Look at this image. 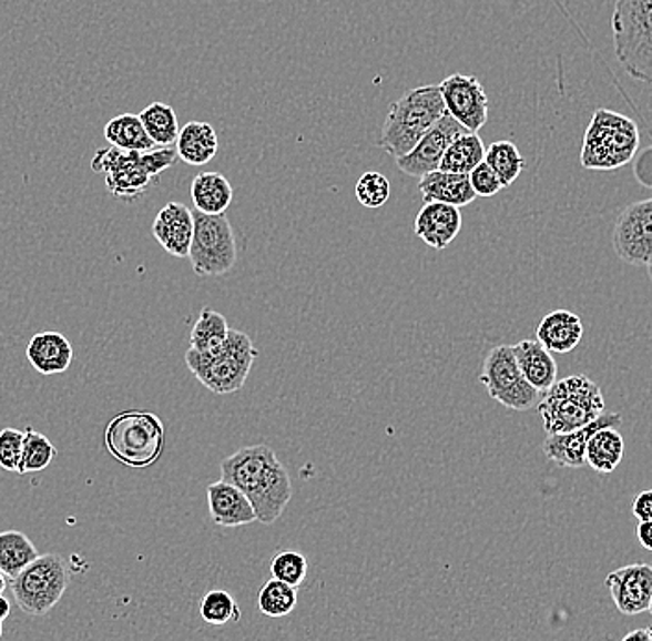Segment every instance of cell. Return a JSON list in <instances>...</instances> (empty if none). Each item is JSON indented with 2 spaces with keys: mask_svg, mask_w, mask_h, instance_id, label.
<instances>
[{
  "mask_svg": "<svg viewBox=\"0 0 652 641\" xmlns=\"http://www.w3.org/2000/svg\"><path fill=\"white\" fill-rule=\"evenodd\" d=\"M221 478L242 490L256 521L273 525L292 501V478L267 445H251L221 461Z\"/></svg>",
  "mask_w": 652,
  "mask_h": 641,
  "instance_id": "cell-1",
  "label": "cell"
},
{
  "mask_svg": "<svg viewBox=\"0 0 652 641\" xmlns=\"http://www.w3.org/2000/svg\"><path fill=\"white\" fill-rule=\"evenodd\" d=\"M175 146H160L149 152H129L108 146L99 149L91 170L104 175L108 192L113 197L132 203L145 195L152 182L176 164Z\"/></svg>",
  "mask_w": 652,
  "mask_h": 641,
  "instance_id": "cell-2",
  "label": "cell"
},
{
  "mask_svg": "<svg viewBox=\"0 0 652 641\" xmlns=\"http://www.w3.org/2000/svg\"><path fill=\"white\" fill-rule=\"evenodd\" d=\"M444 115L439 84L414 88L389 106L378 146L395 160L405 156Z\"/></svg>",
  "mask_w": 652,
  "mask_h": 641,
  "instance_id": "cell-3",
  "label": "cell"
},
{
  "mask_svg": "<svg viewBox=\"0 0 652 641\" xmlns=\"http://www.w3.org/2000/svg\"><path fill=\"white\" fill-rule=\"evenodd\" d=\"M538 411L547 436L579 430L604 414L601 386L585 375L557 380L541 397Z\"/></svg>",
  "mask_w": 652,
  "mask_h": 641,
  "instance_id": "cell-4",
  "label": "cell"
},
{
  "mask_svg": "<svg viewBox=\"0 0 652 641\" xmlns=\"http://www.w3.org/2000/svg\"><path fill=\"white\" fill-rule=\"evenodd\" d=\"M613 52L630 79L652 85V0H615Z\"/></svg>",
  "mask_w": 652,
  "mask_h": 641,
  "instance_id": "cell-5",
  "label": "cell"
},
{
  "mask_svg": "<svg viewBox=\"0 0 652 641\" xmlns=\"http://www.w3.org/2000/svg\"><path fill=\"white\" fill-rule=\"evenodd\" d=\"M258 358L253 339L240 330L228 333L225 344L210 353H186L187 369L215 395H232L247 383L248 373Z\"/></svg>",
  "mask_w": 652,
  "mask_h": 641,
  "instance_id": "cell-6",
  "label": "cell"
},
{
  "mask_svg": "<svg viewBox=\"0 0 652 641\" xmlns=\"http://www.w3.org/2000/svg\"><path fill=\"white\" fill-rule=\"evenodd\" d=\"M640 149V130L632 119L613 110H595L580 151L588 171H615L630 164Z\"/></svg>",
  "mask_w": 652,
  "mask_h": 641,
  "instance_id": "cell-7",
  "label": "cell"
},
{
  "mask_svg": "<svg viewBox=\"0 0 652 641\" xmlns=\"http://www.w3.org/2000/svg\"><path fill=\"white\" fill-rule=\"evenodd\" d=\"M104 445L119 464L145 469L162 458L165 428L162 419L151 411L126 410L108 423Z\"/></svg>",
  "mask_w": 652,
  "mask_h": 641,
  "instance_id": "cell-8",
  "label": "cell"
},
{
  "mask_svg": "<svg viewBox=\"0 0 652 641\" xmlns=\"http://www.w3.org/2000/svg\"><path fill=\"white\" fill-rule=\"evenodd\" d=\"M68 563L60 554H40L12 580L13 599L27 615L43 618L62 601L68 590Z\"/></svg>",
  "mask_w": 652,
  "mask_h": 641,
  "instance_id": "cell-9",
  "label": "cell"
},
{
  "mask_svg": "<svg viewBox=\"0 0 652 641\" xmlns=\"http://www.w3.org/2000/svg\"><path fill=\"white\" fill-rule=\"evenodd\" d=\"M192 247L190 262L198 276H221L236 265V236L232 231L231 221L225 215H206L193 212Z\"/></svg>",
  "mask_w": 652,
  "mask_h": 641,
  "instance_id": "cell-10",
  "label": "cell"
},
{
  "mask_svg": "<svg viewBox=\"0 0 652 641\" xmlns=\"http://www.w3.org/2000/svg\"><path fill=\"white\" fill-rule=\"evenodd\" d=\"M480 383L489 397L508 410L527 411L540 403V391L532 388L519 369L510 345H499L483 358Z\"/></svg>",
  "mask_w": 652,
  "mask_h": 641,
  "instance_id": "cell-11",
  "label": "cell"
},
{
  "mask_svg": "<svg viewBox=\"0 0 652 641\" xmlns=\"http://www.w3.org/2000/svg\"><path fill=\"white\" fill-rule=\"evenodd\" d=\"M613 251L624 264L646 267L652 260V199L632 203L613 226Z\"/></svg>",
  "mask_w": 652,
  "mask_h": 641,
  "instance_id": "cell-12",
  "label": "cell"
},
{
  "mask_svg": "<svg viewBox=\"0 0 652 641\" xmlns=\"http://www.w3.org/2000/svg\"><path fill=\"white\" fill-rule=\"evenodd\" d=\"M444 96L445 112L472 134L488 123L489 101L482 84L475 77L450 74L439 84Z\"/></svg>",
  "mask_w": 652,
  "mask_h": 641,
  "instance_id": "cell-13",
  "label": "cell"
},
{
  "mask_svg": "<svg viewBox=\"0 0 652 641\" xmlns=\"http://www.w3.org/2000/svg\"><path fill=\"white\" fill-rule=\"evenodd\" d=\"M467 130L455 118L445 112L444 118L422 135L419 143L405 156L397 157V167L408 176H421L438 171L444 160V154L449 149L452 140L466 134Z\"/></svg>",
  "mask_w": 652,
  "mask_h": 641,
  "instance_id": "cell-14",
  "label": "cell"
},
{
  "mask_svg": "<svg viewBox=\"0 0 652 641\" xmlns=\"http://www.w3.org/2000/svg\"><path fill=\"white\" fill-rule=\"evenodd\" d=\"M613 604L624 615H640L649 610L652 599L651 563H630L613 569L604 580Z\"/></svg>",
  "mask_w": 652,
  "mask_h": 641,
  "instance_id": "cell-15",
  "label": "cell"
},
{
  "mask_svg": "<svg viewBox=\"0 0 652 641\" xmlns=\"http://www.w3.org/2000/svg\"><path fill=\"white\" fill-rule=\"evenodd\" d=\"M623 423L619 414H601L595 421L588 423L585 427L566 434H549L543 441V452L549 460L558 466L579 469L585 466V447L593 434L604 428H615Z\"/></svg>",
  "mask_w": 652,
  "mask_h": 641,
  "instance_id": "cell-16",
  "label": "cell"
},
{
  "mask_svg": "<svg viewBox=\"0 0 652 641\" xmlns=\"http://www.w3.org/2000/svg\"><path fill=\"white\" fill-rule=\"evenodd\" d=\"M193 221L192 210L181 203H167L157 212L152 223V236L156 237L160 247L175 258H187L192 247Z\"/></svg>",
  "mask_w": 652,
  "mask_h": 641,
  "instance_id": "cell-17",
  "label": "cell"
},
{
  "mask_svg": "<svg viewBox=\"0 0 652 641\" xmlns=\"http://www.w3.org/2000/svg\"><path fill=\"white\" fill-rule=\"evenodd\" d=\"M461 231V212L444 203H425L416 215L414 232L434 251H444Z\"/></svg>",
  "mask_w": 652,
  "mask_h": 641,
  "instance_id": "cell-18",
  "label": "cell"
},
{
  "mask_svg": "<svg viewBox=\"0 0 652 641\" xmlns=\"http://www.w3.org/2000/svg\"><path fill=\"white\" fill-rule=\"evenodd\" d=\"M206 494H208L210 518L217 527L237 529L256 521L253 505L245 494L223 478L210 485Z\"/></svg>",
  "mask_w": 652,
  "mask_h": 641,
  "instance_id": "cell-19",
  "label": "cell"
},
{
  "mask_svg": "<svg viewBox=\"0 0 652 641\" xmlns=\"http://www.w3.org/2000/svg\"><path fill=\"white\" fill-rule=\"evenodd\" d=\"M536 336L549 353L568 355L577 349L580 339L584 336V325L579 315L569 309H554L540 320L536 328Z\"/></svg>",
  "mask_w": 652,
  "mask_h": 641,
  "instance_id": "cell-20",
  "label": "cell"
},
{
  "mask_svg": "<svg viewBox=\"0 0 652 641\" xmlns=\"http://www.w3.org/2000/svg\"><path fill=\"white\" fill-rule=\"evenodd\" d=\"M27 358L30 366L41 375H60L68 372L71 362L74 358V349L63 334L60 333H40L30 339L27 345Z\"/></svg>",
  "mask_w": 652,
  "mask_h": 641,
  "instance_id": "cell-21",
  "label": "cell"
},
{
  "mask_svg": "<svg viewBox=\"0 0 652 641\" xmlns=\"http://www.w3.org/2000/svg\"><path fill=\"white\" fill-rule=\"evenodd\" d=\"M519 369L527 383L540 394H546L558 380V366L551 353L538 339H523L512 347Z\"/></svg>",
  "mask_w": 652,
  "mask_h": 641,
  "instance_id": "cell-22",
  "label": "cell"
},
{
  "mask_svg": "<svg viewBox=\"0 0 652 641\" xmlns=\"http://www.w3.org/2000/svg\"><path fill=\"white\" fill-rule=\"evenodd\" d=\"M419 193L425 203H444L461 208L471 204L477 195L472 192L469 175H456L445 171H432L419 179Z\"/></svg>",
  "mask_w": 652,
  "mask_h": 641,
  "instance_id": "cell-23",
  "label": "cell"
},
{
  "mask_svg": "<svg viewBox=\"0 0 652 641\" xmlns=\"http://www.w3.org/2000/svg\"><path fill=\"white\" fill-rule=\"evenodd\" d=\"M179 160L187 165H206L220 151V138L214 126L203 121L184 124L175 143Z\"/></svg>",
  "mask_w": 652,
  "mask_h": 641,
  "instance_id": "cell-24",
  "label": "cell"
},
{
  "mask_svg": "<svg viewBox=\"0 0 652 641\" xmlns=\"http://www.w3.org/2000/svg\"><path fill=\"white\" fill-rule=\"evenodd\" d=\"M190 193L195 210L206 215H225L234 199L231 182L221 173H201L195 176Z\"/></svg>",
  "mask_w": 652,
  "mask_h": 641,
  "instance_id": "cell-25",
  "label": "cell"
},
{
  "mask_svg": "<svg viewBox=\"0 0 652 641\" xmlns=\"http://www.w3.org/2000/svg\"><path fill=\"white\" fill-rule=\"evenodd\" d=\"M624 439L615 428H604L591 436L585 447V466H590L593 471L613 472L618 469L619 464L623 460Z\"/></svg>",
  "mask_w": 652,
  "mask_h": 641,
  "instance_id": "cell-26",
  "label": "cell"
},
{
  "mask_svg": "<svg viewBox=\"0 0 652 641\" xmlns=\"http://www.w3.org/2000/svg\"><path fill=\"white\" fill-rule=\"evenodd\" d=\"M40 557L34 543L21 530L0 532V573L13 580Z\"/></svg>",
  "mask_w": 652,
  "mask_h": 641,
  "instance_id": "cell-27",
  "label": "cell"
},
{
  "mask_svg": "<svg viewBox=\"0 0 652 641\" xmlns=\"http://www.w3.org/2000/svg\"><path fill=\"white\" fill-rule=\"evenodd\" d=\"M104 138L110 145L121 151L149 152L156 146L143 129L140 115L134 113H121L112 121H108Z\"/></svg>",
  "mask_w": 652,
  "mask_h": 641,
  "instance_id": "cell-28",
  "label": "cell"
},
{
  "mask_svg": "<svg viewBox=\"0 0 652 641\" xmlns=\"http://www.w3.org/2000/svg\"><path fill=\"white\" fill-rule=\"evenodd\" d=\"M486 146H483L480 135L466 132L452 140L449 149L445 151L444 160L439 165V171L445 173H456V175H469L478 164H482Z\"/></svg>",
  "mask_w": 652,
  "mask_h": 641,
  "instance_id": "cell-29",
  "label": "cell"
},
{
  "mask_svg": "<svg viewBox=\"0 0 652 641\" xmlns=\"http://www.w3.org/2000/svg\"><path fill=\"white\" fill-rule=\"evenodd\" d=\"M141 123L156 146H173L181 134L179 118L170 104L152 102L140 113Z\"/></svg>",
  "mask_w": 652,
  "mask_h": 641,
  "instance_id": "cell-30",
  "label": "cell"
},
{
  "mask_svg": "<svg viewBox=\"0 0 652 641\" xmlns=\"http://www.w3.org/2000/svg\"><path fill=\"white\" fill-rule=\"evenodd\" d=\"M228 333L231 328L225 315L212 308H203L190 334V349L210 353L225 344Z\"/></svg>",
  "mask_w": 652,
  "mask_h": 641,
  "instance_id": "cell-31",
  "label": "cell"
},
{
  "mask_svg": "<svg viewBox=\"0 0 652 641\" xmlns=\"http://www.w3.org/2000/svg\"><path fill=\"white\" fill-rule=\"evenodd\" d=\"M483 162L493 170L497 179L501 181L502 187L512 186L513 182L518 181L519 175L523 173L524 165H527L518 146L513 145L512 141L507 140L491 143L486 149Z\"/></svg>",
  "mask_w": 652,
  "mask_h": 641,
  "instance_id": "cell-32",
  "label": "cell"
},
{
  "mask_svg": "<svg viewBox=\"0 0 652 641\" xmlns=\"http://www.w3.org/2000/svg\"><path fill=\"white\" fill-rule=\"evenodd\" d=\"M297 607V588L271 579L265 582L258 593L259 612L267 618H284Z\"/></svg>",
  "mask_w": 652,
  "mask_h": 641,
  "instance_id": "cell-33",
  "label": "cell"
},
{
  "mask_svg": "<svg viewBox=\"0 0 652 641\" xmlns=\"http://www.w3.org/2000/svg\"><path fill=\"white\" fill-rule=\"evenodd\" d=\"M57 455V447L51 444V439L47 438L45 434L38 433L34 428H27L24 430L23 460H21L19 475L43 471L51 466V461Z\"/></svg>",
  "mask_w": 652,
  "mask_h": 641,
  "instance_id": "cell-34",
  "label": "cell"
},
{
  "mask_svg": "<svg viewBox=\"0 0 652 641\" xmlns=\"http://www.w3.org/2000/svg\"><path fill=\"white\" fill-rule=\"evenodd\" d=\"M201 618L208 624L221 627V624L237 623L242 619V612L228 591L212 590L201 601Z\"/></svg>",
  "mask_w": 652,
  "mask_h": 641,
  "instance_id": "cell-35",
  "label": "cell"
},
{
  "mask_svg": "<svg viewBox=\"0 0 652 641\" xmlns=\"http://www.w3.org/2000/svg\"><path fill=\"white\" fill-rule=\"evenodd\" d=\"M271 574L273 579L298 588L308 574V560L297 551L276 552L271 560Z\"/></svg>",
  "mask_w": 652,
  "mask_h": 641,
  "instance_id": "cell-36",
  "label": "cell"
},
{
  "mask_svg": "<svg viewBox=\"0 0 652 641\" xmlns=\"http://www.w3.org/2000/svg\"><path fill=\"white\" fill-rule=\"evenodd\" d=\"M356 199L361 206L366 208H383L384 204L388 203L389 195H391V186L389 181L383 173L377 171H367L360 176V181L356 182Z\"/></svg>",
  "mask_w": 652,
  "mask_h": 641,
  "instance_id": "cell-37",
  "label": "cell"
},
{
  "mask_svg": "<svg viewBox=\"0 0 652 641\" xmlns=\"http://www.w3.org/2000/svg\"><path fill=\"white\" fill-rule=\"evenodd\" d=\"M24 433L18 428L0 430V467L4 471L19 472L23 460Z\"/></svg>",
  "mask_w": 652,
  "mask_h": 641,
  "instance_id": "cell-38",
  "label": "cell"
},
{
  "mask_svg": "<svg viewBox=\"0 0 652 641\" xmlns=\"http://www.w3.org/2000/svg\"><path fill=\"white\" fill-rule=\"evenodd\" d=\"M469 182H471L472 192H475L477 197H493V195H497L501 190H505L501 181L497 179L496 173H493V170H491L486 162L478 164L477 167L469 173Z\"/></svg>",
  "mask_w": 652,
  "mask_h": 641,
  "instance_id": "cell-39",
  "label": "cell"
},
{
  "mask_svg": "<svg viewBox=\"0 0 652 641\" xmlns=\"http://www.w3.org/2000/svg\"><path fill=\"white\" fill-rule=\"evenodd\" d=\"M632 516L638 521H652V490L641 491L632 501Z\"/></svg>",
  "mask_w": 652,
  "mask_h": 641,
  "instance_id": "cell-40",
  "label": "cell"
},
{
  "mask_svg": "<svg viewBox=\"0 0 652 641\" xmlns=\"http://www.w3.org/2000/svg\"><path fill=\"white\" fill-rule=\"evenodd\" d=\"M635 536H638L641 547L652 552V521H641L635 529Z\"/></svg>",
  "mask_w": 652,
  "mask_h": 641,
  "instance_id": "cell-41",
  "label": "cell"
},
{
  "mask_svg": "<svg viewBox=\"0 0 652 641\" xmlns=\"http://www.w3.org/2000/svg\"><path fill=\"white\" fill-rule=\"evenodd\" d=\"M621 641H652L651 635L646 632V629H635L629 634L624 635Z\"/></svg>",
  "mask_w": 652,
  "mask_h": 641,
  "instance_id": "cell-42",
  "label": "cell"
},
{
  "mask_svg": "<svg viewBox=\"0 0 652 641\" xmlns=\"http://www.w3.org/2000/svg\"><path fill=\"white\" fill-rule=\"evenodd\" d=\"M10 612H12V604H10L7 597L0 593V623H4V619L10 615Z\"/></svg>",
  "mask_w": 652,
  "mask_h": 641,
  "instance_id": "cell-43",
  "label": "cell"
},
{
  "mask_svg": "<svg viewBox=\"0 0 652 641\" xmlns=\"http://www.w3.org/2000/svg\"><path fill=\"white\" fill-rule=\"evenodd\" d=\"M4 590H7V577L0 573V593H2Z\"/></svg>",
  "mask_w": 652,
  "mask_h": 641,
  "instance_id": "cell-44",
  "label": "cell"
},
{
  "mask_svg": "<svg viewBox=\"0 0 652 641\" xmlns=\"http://www.w3.org/2000/svg\"><path fill=\"white\" fill-rule=\"evenodd\" d=\"M646 269H649V278H651V282H652V260H651V264L646 265Z\"/></svg>",
  "mask_w": 652,
  "mask_h": 641,
  "instance_id": "cell-45",
  "label": "cell"
},
{
  "mask_svg": "<svg viewBox=\"0 0 652 641\" xmlns=\"http://www.w3.org/2000/svg\"><path fill=\"white\" fill-rule=\"evenodd\" d=\"M2 634H4V629H2V623H0V640H2Z\"/></svg>",
  "mask_w": 652,
  "mask_h": 641,
  "instance_id": "cell-46",
  "label": "cell"
},
{
  "mask_svg": "<svg viewBox=\"0 0 652 641\" xmlns=\"http://www.w3.org/2000/svg\"><path fill=\"white\" fill-rule=\"evenodd\" d=\"M646 632H649V635H651V640H652V624H651V627H649V629H646Z\"/></svg>",
  "mask_w": 652,
  "mask_h": 641,
  "instance_id": "cell-47",
  "label": "cell"
},
{
  "mask_svg": "<svg viewBox=\"0 0 652 641\" xmlns=\"http://www.w3.org/2000/svg\"><path fill=\"white\" fill-rule=\"evenodd\" d=\"M649 612L652 613V599H651V604H649Z\"/></svg>",
  "mask_w": 652,
  "mask_h": 641,
  "instance_id": "cell-48",
  "label": "cell"
},
{
  "mask_svg": "<svg viewBox=\"0 0 652 641\" xmlns=\"http://www.w3.org/2000/svg\"><path fill=\"white\" fill-rule=\"evenodd\" d=\"M651 187H652V184H651Z\"/></svg>",
  "mask_w": 652,
  "mask_h": 641,
  "instance_id": "cell-49",
  "label": "cell"
}]
</instances>
